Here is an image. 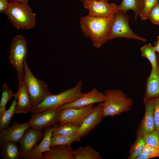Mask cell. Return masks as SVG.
Returning a JSON list of instances; mask_svg holds the SVG:
<instances>
[{"instance_id": "cell-20", "label": "cell", "mask_w": 159, "mask_h": 159, "mask_svg": "<svg viewBox=\"0 0 159 159\" xmlns=\"http://www.w3.org/2000/svg\"><path fill=\"white\" fill-rule=\"evenodd\" d=\"M1 156L3 159L24 158L20 147L16 143L7 142L0 145Z\"/></svg>"}, {"instance_id": "cell-2", "label": "cell", "mask_w": 159, "mask_h": 159, "mask_svg": "<svg viewBox=\"0 0 159 159\" xmlns=\"http://www.w3.org/2000/svg\"><path fill=\"white\" fill-rule=\"evenodd\" d=\"M82 82L79 80L74 87L56 95H51L34 106L31 112L32 115L49 109L58 108L61 106L72 102L83 94L82 92Z\"/></svg>"}, {"instance_id": "cell-26", "label": "cell", "mask_w": 159, "mask_h": 159, "mask_svg": "<svg viewBox=\"0 0 159 159\" xmlns=\"http://www.w3.org/2000/svg\"><path fill=\"white\" fill-rule=\"evenodd\" d=\"M17 100L14 99L12 102L9 108L6 110L0 116V130H4L9 127L11 120L15 114V110Z\"/></svg>"}, {"instance_id": "cell-14", "label": "cell", "mask_w": 159, "mask_h": 159, "mask_svg": "<svg viewBox=\"0 0 159 159\" xmlns=\"http://www.w3.org/2000/svg\"><path fill=\"white\" fill-rule=\"evenodd\" d=\"M44 135L41 130L32 127L26 130L19 142L24 158L27 159L32 150L42 140Z\"/></svg>"}, {"instance_id": "cell-19", "label": "cell", "mask_w": 159, "mask_h": 159, "mask_svg": "<svg viewBox=\"0 0 159 159\" xmlns=\"http://www.w3.org/2000/svg\"><path fill=\"white\" fill-rule=\"evenodd\" d=\"M42 159H74V150L71 144L51 147L50 150L43 154Z\"/></svg>"}, {"instance_id": "cell-15", "label": "cell", "mask_w": 159, "mask_h": 159, "mask_svg": "<svg viewBox=\"0 0 159 159\" xmlns=\"http://www.w3.org/2000/svg\"><path fill=\"white\" fill-rule=\"evenodd\" d=\"M30 126L28 121L22 124L14 122L12 125L0 132V144L7 142H19L26 130Z\"/></svg>"}, {"instance_id": "cell-29", "label": "cell", "mask_w": 159, "mask_h": 159, "mask_svg": "<svg viewBox=\"0 0 159 159\" xmlns=\"http://www.w3.org/2000/svg\"><path fill=\"white\" fill-rule=\"evenodd\" d=\"M143 8L140 15L142 21L147 19L148 14L151 9L158 3V0H143Z\"/></svg>"}, {"instance_id": "cell-3", "label": "cell", "mask_w": 159, "mask_h": 159, "mask_svg": "<svg viewBox=\"0 0 159 159\" xmlns=\"http://www.w3.org/2000/svg\"><path fill=\"white\" fill-rule=\"evenodd\" d=\"M104 94L105 99L102 104L105 117H112L129 111L133 104V100L120 90L108 89Z\"/></svg>"}, {"instance_id": "cell-33", "label": "cell", "mask_w": 159, "mask_h": 159, "mask_svg": "<svg viewBox=\"0 0 159 159\" xmlns=\"http://www.w3.org/2000/svg\"><path fill=\"white\" fill-rule=\"evenodd\" d=\"M143 151L149 154L152 158H159V148L146 144Z\"/></svg>"}, {"instance_id": "cell-5", "label": "cell", "mask_w": 159, "mask_h": 159, "mask_svg": "<svg viewBox=\"0 0 159 159\" xmlns=\"http://www.w3.org/2000/svg\"><path fill=\"white\" fill-rule=\"evenodd\" d=\"M129 17L126 12L118 10L113 15L108 41L117 38L133 39L145 42L146 39L135 34L129 26Z\"/></svg>"}, {"instance_id": "cell-32", "label": "cell", "mask_w": 159, "mask_h": 159, "mask_svg": "<svg viewBox=\"0 0 159 159\" xmlns=\"http://www.w3.org/2000/svg\"><path fill=\"white\" fill-rule=\"evenodd\" d=\"M154 119L155 130L159 132V97L154 100Z\"/></svg>"}, {"instance_id": "cell-13", "label": "cell", "mask_w": 159, "mask_h": 159, "mask_svg": "<svg viewBox=\"0 0 159 159\" xmlns=\"http://www.w3.org/2000/svg\"><path fill=\"white\" fill-rule=\"evenodd\" d=\"M105 99L104 93L99 91L95 88H92L75 101L64 105L58 108L60 110L68 108H81L96 103L103 102Z\"/></svg>"}, {"instance_id": "cell-37", "label": "cell", "mask_w": 159, "mask_h": 159, "mask_svg": "<svg viewBox=\"0 0 159 159\" xmlns=\"http://www.w3.org/2000/svg\"><path fill=\"white\" fill-rule=\"evenodd\" d=\"M10 2L11 1H16L18 2L22 3H27L28 1V0H9Z\"/></svg>"}, {"instance_id": "cell-17", "label": "cell", "mask_w": 159, "mask_h": 159, "mask_svg": "<svg viewBox=\"0 0 159 159\" xmlns=\"http://www.w3.org/2000/svg\"><path fill=\"white\" fill-rule=\"evenodd\" d=\"M13 97L17 100L15 114L26 113L31 112L33 106L24 82L19 87H18V90L14 94Z\"/></svg>"}, {"instance_id": "cell-7", "label": "cell", "mask_w": 159, "mask_h": 159, "mask_svg": "<svg viewBox=\"0 0 159 159\" xmlns=\"http://www.w3.org/2000/svg\"><path fill=\"white\" fill-rule=\"evenodd\" d=\"M24 82L33 107L52 94L45 82L37 79L33 75L28 66L26 60L24 64Z\"/></svg>"}, {"instance_id": "cell-22", "label": "cell", "mask_w": 159, "mask_h": 159, "mask_svg": "<svg viewBox=\"0 0 159 159\" xmlns=\"http://www.w3.org/2000/svg\"><path fill=\"white\" fill-rule=\"evenodd\" d=\"M74 159H102L99 153L90 145L80 147L74 150Z\"/></svg>"}, {"instance_id": "cell-27", "label": "cell", "mask_w": 159, "mask_h": 159, "mask_svg": "<svg viewBox=\"0 0 159 159\" xmlns=\"http://www.w3.org/2000/svg\"><path fill=\"white\" fill-rule=\"evenodd\" d=\"M146 145L144 137H137L130 148L127 158L135 159L143 151Z\"/></svg>"}, {"instance_id": "cell-31", "label": "cell", "mask_w": 159, "mask_h": 159, "mask_svg": "<svg viewBox=\"0 0 159 159\" xmlns=\"http://www.w3.org/2000/svg\"><path fill=\"white\" fill-rule=\"evenodd\" d=\"M149 19L153 24L159 25V4L154 7L150 11L147 16Z\"/></svg>"}, {"instance_id": "cell-24", "label": "cell", "mask_w": 159, "mask_h": 159, "mask_svg": "<svg viewBox=\"0 0 159 159\" xmlns=\"http://www.w3.org/2000/svg\"><path fill=\"white\" fill-rule=\"evenodd\" d=\"M141 56L147 59L150 63L152 67H156L158 65L157 56L153 46L151 44H145L140 49Z\"/></svg>"}, {"instance_id": "cell-10", "label": "cell", "mask_w": 159, "mask_h": 159, "mask_svg": "<svg viewBox=\"0 0 159 159\" xmlns=\"http://www.w3.org/2000/svg\"><path fill=\"white\" fill-rule=\"evenodd\" d=\"M94 107L92 104L81 108L68 107L61 110L59 125L71 123L80 126Z\"/></svg>"}, {"instance_id": "cell-28", "label": "cell", "mask_w": 159, "mask_h": 159, "mask_svg": "<svg viewBox=\"0 0 159 159\" xmlns=\"http://www.w3.org/2000/svg\"><path fill=\"white\" fill-rule=\"evenodd\" d=\"M1 95L0 102V116L6 110L8 102L13 97L14 93L9 88L7 84L4 83L2 85Z\"/></svg>"}, {"instance_id": "cell-6", "label": "cell", "mask_w": 159, "mask_h": 159, "mask_svg": "<svg viewBox=\"0 0 159 159\" xmlns=\"http://www.w3.org/2000/svg\"><path fill=\"white\" fill-rule=\"evenodd\" d=\"M27 53V43L25 39L21 35H16L11 43L9 59L17 73L18 87L24 82V64Z\"/></svg>"}, {"instance_id": "cell-12", "label": "cell", "mask_w": 159, "mask_h": 159, "mask_svg": "<svg viewBox=\"0 0 159 159\" xmlns=\"http://www.w3.org/2000/svg\"><path fill=\"white\" fill-rule=\"evenodd\" d=\"M154 100L144 103L145 114L136 130L137 137H145L155 130L154 119Z\"/></svg>"}, {"instance_id": "cell-23", "label": "cell", "mask_w": 159, "mask_h": 159, "mask_svg": "<svg viewBox=\"0 0 159 159\" xmlns=\"http://www.w3.org/2000/svg\"><path fill=\"white\" fill-rule=\"evenodd\" d=\"M79 127L80 126L71 123L58 125L53 131L52 136H68L76 134L77 133Z\"/></svg>"}, {"instance_id": "cell-9", "label": "cell", "mask_w": 159, "mask_h": 159, "mask_svg": "<svg viewBox=\"0 0 159 159\" xmlns=\"http://www.w3.org/2000/svg\"><path fill=\"white\" fill-rule=\"evenodd\" d=\"M84 8L88 11V15L97 17H108L118 10L119 5L109 3L104 0H95L83 2Z\"/></svg>"}, {"instance_id": "cell-35", "label": "cell", "mask_w": 159, "mask_h": 159, "mask_svg": "<svg viewBox=\"0 0 159 159\" xmlns=\"http://www.w3.org/2000/svg\"><path fill=\"white\" fill-rule=\"evenodd\" d=\"M151 158L149 154L143 151L135 159H149Z\"/></svg>"}, {"instance_id": "cell-18", "label": "cell", "mask_w": 159, "mask_h": 159, "mask_svg": "<svg viewBox=\"0 0 159 159\" xmlns=\"http://www.w3.org/2000/svg\"><path fill=\"white\" fill-rule=\"evenodd\" d=\"M58 125L45 128L44 136L40 142L32 150L27 159H42L43 154L50 150L51 138L53 132Z\"/></svg>"}, {"instance_id": "cell-36", "label": "cell", "mask_w": 159, "mask_h": 159, "mask_svg": "<svg viewBox=\"0 0 159 159\" xmlns=\"http://www.w3.org/2000/svg\"><path fill=\"white\" fill-rule=\"evenodd\" d=\"M154 49L156 52L159 54V36L157 37V39L155 42V46H153Z\"/></svg>"}, {"instance_id": "cell-39", "label": "cell", "mask_w": 159, "mask_h": 159, "mask_svg": "<svg viewBox=\"0 0 159 159\" xmlns=\"http://www.w3.org/2000/svg\"><path fill=\"white\" fill-rule=\"evenodd\" d=\"M158 61V64H159V54H158V56H157Z\"/></svg>"}, {"instance_id": "cell-16", "label": "cell", "mask_w": 159, "mask_h": 159, "mask_svg": "<svg viewBox=\"0 0 159 159\" xmlns=\"http://www.w3.org/2000/svg\"><path fill=\"white\" fill-rule=\"evenodd\" d=\"M159 97V64L155 68L152 67L148 78L143 97L144 103Z\"/></svg>"}, {"instance_id": "cell-1", "label": "cell", "mask_w": 159, "mask_h": 159, "mask_svg": "<svg viewBox=\"0 0 159 159\" xmlns=\"http://www.w3.org/2000/svg\"><path fill=\"white\" fill-rule=\"evenodd\" d=\"M114 14L106 18L88 15L80 18L82 32L85 37L91 41L95 47L100 48L108 41V37Z\"/></svg>"}, {"instance_id": "cell-21", "label": "cell", "mask_w": 159, "mask_h": 159, "mask_svg": "<svg viewBox=\"0 0 159 159\" xmlns=\"http://www.w3.org/2000/svg\"><path fill=\"white\" fill-rule=\"evenodd\" d=\"M143 8V0H122L119 5L118 10H121L125 12L129 10L133 11L134 13L135 20L137 21Z\"/></svg>"}, {"instance_id": "cell-4", "label": "cell", "mask_w": 159, "mask_h": 159, "mask_svg": "<svg viewBox=\"0 0 159 159\" xmlns=\"http://www.w3.org/2000/svg\"><path fill=\"white\" fill-rule=\"evenodd\" d=\"M4 13L17 29L28 30L36 25V14L33 12L27 3L10 2Z\"/></svg>"}, {"instance_id": "cell-38", "label": "cell", "mask_w": 159, "mask_h": 159, "mask_svg": "<svg viewBox=\"0 0 159 159\" xmlns=\"http://www.w3.org/2000/svg\"><path fill=\"white\" fill-rule=\"evenodd\" d=\"M79 0L80 1H82L83 2V1H87L95 0ZM105 0V1H109V0Z\"/></svg>"}, {"instance_id": "cell-30", "label": "cell", "mask_w": 159, "mask_h": 159, "mask_svg": "<svg viewBox=\"0 0 159 159\" xmlns=\"http://www.w3.org/2000/svg\"><path fill=\"white\" fill-rule=\"evenodd\" d=\"M146 144L159 148V132L155 130L144 137Z\"/></svg>"}, {"instance_id": "cell-8", "label": "cell", "mask_w": 159, "mask_h": 159, "mask_svg": "<svg viewBox=\"0 0 159 159\" xmlns=\"http://www.w3.org/2000/svg\"><path fill=\"white\" fill-rule=\"evenodd\" d=\"M61 110L51 109L32 115L28 121L31 127L42 130L57 124Z\"/></svg>"}, {"instance_id": "cell-34", "label": "cell", "mask_w": 159, "mask_h": 159, "mask_svg": "<svg viewBox=\"0 0 159 159\" xmlns=\"http://www.w3.org/2000/svg\"><path fill=\"white\" fill-rule=\"evenodd\" d=\"M9 0H0V12L4 13L7 9L9 2Z\"/></svg>"}, {"instance_id": "cell-11", "label": "cell", "mask_w": 159, "mask_h": 159, "mask_svg": "<svg viewBox=\"0 0 159 159\" xmlns=\"http://www.w3.org/2000/svg\"><path fill=\"white\" fill-rule=\"evenodd\" d=\"M102 103L94 107L80 126L77 134L80 138L85 137L94 130L105 117Z\"/></svg>"}, {"instance_id": "cell-25", "label": "cell", "mask_w": 159, "mask_h": 159, "mask_svg": "<svg viewBox=\"0 0 159 159\" xmlns=\"http://www.w3.org/2000/svg\"><path fill=\"white\" fill-rule=\"evenodd\" d=\"M81 138L77 134L73 135L52 136L50 146L72 144L73 143L80 141Z\"/></svg>"}]
</instances>
